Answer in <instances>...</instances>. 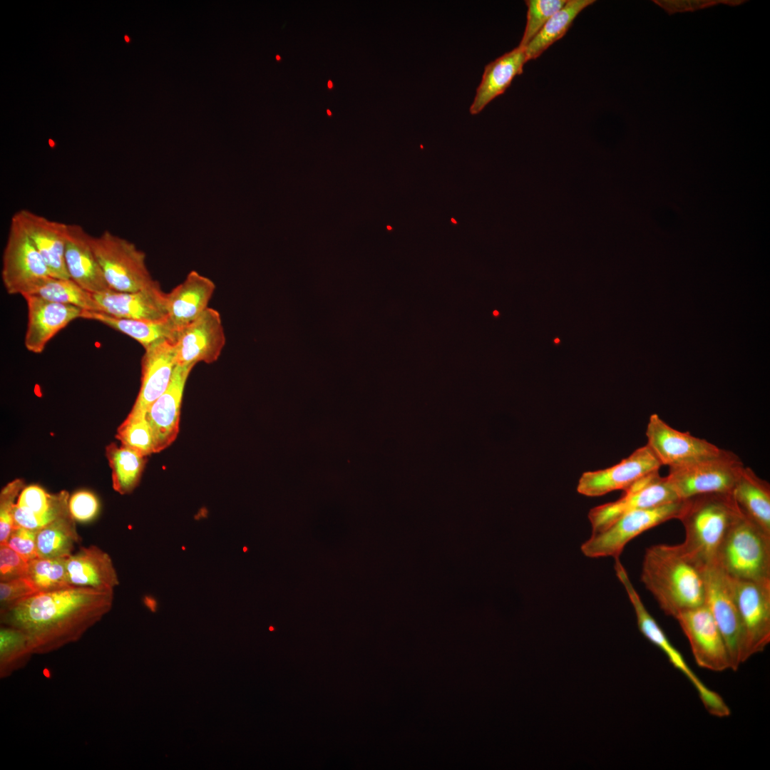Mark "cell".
Listing matches in <instances>:
<instances>
[{
	"label": "cell",
	"instance_id": "cell-1",
	"mask_svg": "<svg viewBox=\"0 0 770 770\" xmlns=\"http://www.w3.org/2000/svg\"><path fill=\"white\" fill-rule=\"evenodd\" d=\"M113 591L68 587L39 592L1 612V624L24 632L34 654L77 642L112 608Z\"/></svg>",
	"mask_w": 770,
	"mask_h": 770
},
{
	"label": "cell",
	"instance_id": "cell-2",
	"mask_svg": "<svg viewBox=\"0 0 770 770\" xmlns=\"http://www.w3.org/2000/svg\"><path fill=\"white\" fill-rule=\"evenodd\" d=\"M705 568L681 544L646 548L640 580L663 612L674 619L705 602Z\"/></svg>",
	"mask_w": 770,
	"mask_h": 770
},
{
	"label": "cell",
	"instance_id": "cell-3",
	"mask_svg": "<svg viewBox=\"0 0 770 770\" xmlns=\"http://www.w3.org/2000/svg\"><path fill=\"white\" fill-rule=\"evenodd\" d=\"M741 513L732 493L703 494L685 499L678 518L685 533L680 544L703 567L713 565L721 543Z\"/></svg>",
	"mask_w": 770,
	"mask_h": 770
},
{
	"label": "cell",
	"instance_id": "cell-4",
	"mask_svg": "<svg viewBox=\"0 0 770 770\" xmlns=\"http://www.w3.org/2000/svg\"><path fill=\"white\" fill-rule=\"evenodd\" d=\"M714 564L732 579L770 582V535L741 513L721 543Z\"/></svg>",
	"mask_w": 770,
	"mask_h": 770
},
{
	"label": "cell",
	"instance_id": "cell-5",
	"mask_svg": "<svg viewBox=\"0 0 770 770\" xmlns=\"http://www.w3.org/2000/svg\"><path fill=\"white\" fill-rule=\"evenodd\" d=\"M96 258L109 287L114 291L133 292L158 282L152 277L146 255L129 240L108 230L90 237Z\"/></svg>",
	"mask_w": 770,
	"mask_h": 770
},
{
	"label": "cell",
	"instance_id": "cell-6",
	"mask_svg": "<svg viewBox=\"0 0 770 770\" xmlns=\"http://www.w3.org/2000/svg\"><path fill=\"white\" fill-rule=\"evenodd\" d=\"M734 453L722 450L717 456L669 468L665 480L679 500L710 493H732L744 468Z\"/></svg>",
	"mask_w": 770,
	"mask_h": 770
},
{
	"label": "cell",
	"instance_id": "cell-7",
	"mask_svg": "<svg viewBox=\"0 0 770 770\" xmlns=\"http://www.w3.org/2000/svg\"><path fill=\"white\" fill-rule=\"evenodd\" d=\"M684 500L636 510L627 513L605 530L592 533L581 545V551L588 558H620L625 545L632 539L654 527L672 519H678Z\"/></svg>",
	"mask_w": 770,
	"mask_h": 770
},
{
	"label": "cell",
	"instance_id": "cell-8",
	"mask_svg": "<svg viewBox=\"0 0 770 770\" xmlns=\"http://www.w3.org/2000/svg\"><path fill=\"white\" fill-rule=\"evenodd\" d=\"M51 277L39 252L12 216L2 255L1 279L7 293L32 294Z\"/></svg>",
	"mask_w": 770,
	"mask_h": 770
},
{
	"label": "cell",
	"instance_id": "cell-9",
	"mask_svg": "<svg viewBox=\"0 0 770 770\" xmlns=\"http://www.w3.org/2000/svg\"><path fill=\"white\" fill-rule=\"evenodd\" d=\"M731 580L741 622L743 663L770 642V582Z\"/></svg>",
	"mask_w": 770,
	"mask_h": 770
},
{
	"label": "cell",
	"instance_id": "cell-10",
	"mask_svg": "<svg viewBox=\"0 0 770 770\" xmlns=\"http://www.w3.org/2000/svg\"><path fill=\"white\" fill-rule=\"evenodd\" d=\"M705 602L725 641L736 671L741 662V627L732 580L715 564L704 569Z\"/></svg>",
	"mask_w": 770,
	"mask_h": 770
},
{
	"label": "cell",
	"instance_id": "cell-11",
	"mask_svg": "<svg viewBox=\"0 0 770 770\" xmlns=\"http://www.w3.org/2000/svg\"><path fill=\"white\" fill-rule=\"evenodd\" d=\"M645 434L646 445L662 466L669 468L715 456L722 450L705 439L672 428L656 414L650 416Z\"/></svg>",
	"mask_w": 770,
	"mask_h": 770
},
{
	"label": "cell",
	"instance_id": "cell-12",
	"mask_svg": "<svg viewBox=\"0 0 770 770\" xmlns=\"http://www.w3.org/2000/svg\"><path fill=\"white\" fill-rule=\"evenodd\" d=\"M625 590L634 608L638 628L643 636L659 648L674 668L690 682L710 714L717 717H729L731 710L725 701L718 693L708 688L689 667L682 654L672 645L659 624L647 611L634 586L629 585Z\"/></svg>",
	"mask_w": 770,
	"mask_h": 770
},
{
	"label": "cell",
	"instance_id": "cell-13",
	"mask_svg": "<svg viewBox=\"0 0 770 770\" xmlns=\"http://www.w3.org/2000/svg\"><path fill=\"white\" fill-rule=\"evenodd\" d=\"M624 491L617 500L590 509L588 518L592 533L605 530L627 513L679 500L659 471L643 477Z\"/></svg>",
	"mask_w": 770,
	"mask_h": 770
},
{
	"label": "cell",
	"instance_id": "cell-14",
	"mask_svg": "<svg viewBox=\"0 0 770 770\" xmlns=\"http://www.w3.org/2000/svg\"><path fill=\"white\" fill-rule=\"evenodd\" d=\"M675 619L687 638L699 667L714 672L731 669L725 641L705 604L685 611Z\"/></svg>",
	"mask_w": 770,
	"mask_h": 770
},
{
	"label": "cell",
	"instance_id": "cell-15",
	"mask_svg": "<svg viewBox=\"0 0 770 770\" xmlns=\"http://www.w3.org/2000/svg\"><path fill=\"white\" fill-rule=\"evenodd\" d=\"M226 342L220 313L207 307L195 320L177 332L176 365L211 364L220 356Z\"/></svg>",
	"mask_w": 770,
	"mask_h": 770
},
{
	"label": "cell",
	"instance_id": "cell-16",
	"mask_svg": "<svg viewBox=\"0 0 770 770\" xmlns=\"http://www.w3.org/2000/svg\"><path fill=\"white\" fill-rule=\"evenodd\" d=\"M661 466L645 445L611 467L584 472L578 481L577 491L589 497L601 496L617 490L625 491L643 477L659 471Z\"/></svg>",
	"mask_w": 770,
	"mask_h": 770
},
{
	"label": "cell",
	"instance_id": "cell-17",
	"mask_svg": "<svg viewBox=\"0 0 770 770\" xmlns=\"http://www.w3.org/2000/svg\"><path fill=\"white\" fill-rule=\"evenodd\" d=\"M23 297L28 309L24 345L34 354L41 353L47 343L71 322L81 318L83 312L79 307L51 302L34 294Z\"/></svg>",
	"mask_w": 770,
	"mask_h": 770
},
{
	"label": "cell",
	"instance_id": "cell-18",
	"mask_svg": "<svg viewBox=\"0 0 770 770\" xmlns=\"http://www.w3.org/2000/svg\"><path fill=\"white\" fill-rule=\"evenodd\" d=\"M13 217L39 252L51 276L69 279L64 259L68 224L49 220L27 209L19 210Z\"/></svg>",
	"mask_w": 770,
	"mask_h": 770
},
{
	"label": "cell",
	"instance_id": "cell-19",
	"mask_svg": "<svg viewBox=\"0 0 770 770\" xmlns=\"http://www.w3.org/2000/svg\"><path fill=\"white\" fill-rule=\"evenodd\" d=\"M193 366L176 365L168 388L146 413L153 435L155 453L168 447L178 434L183 391Z\"/></svg>",
	"mask_w": 770,
	"mask_h": 770
},
{
	"label": "cell",
	"instance_id": "cell-20",
	"mask_svg": "<svg viewBox=\"0 0 770 770\" xmlns=\"http://www.w3.org/2000/svg\"><path fill=\"white\" fill-rule=\"evenodd\" d=\"M93 296L101 312L114 317L155 322L168 319L166 293L158 282L137 292L110 289Z\"/></svg>",
	"mask_w": 770,
	"mask_h": 770
},
{
	"label": "cell",
	"instance_id": "cell-21",
	"mask_svg": "<svg viewBox=\"0 0 770 770\" xmlns=\"http://www.w3.org/2000/svg\"><path fill=\"white\" fill-rule=\"evenodd\" d=\"M141 366L140 391L130 413L146 415L171 381L176 366L174 342L164 340L145 349Z\"/></svg>",
	"mask_w": 770,
	"mask_h": 770
},
{
	"label": "cell",
	"instance_id": "cell-22",
	"mask_svg": "<svg viewBox=\"0 0 770 770\" xmlns=\"http://www.w3.org/2000/svg\"><path fill=\"white\" fill-rule=\"evenodd\" d=\"M91 235L78 224H68L64 259L70 278L94 294L111 289L92 250Z\"/></svg>",
	"mask_w": 770,
	"mask_h": 770
},
{
	"label": "cell",
	"instance_id": "cell-23",
	"mask_svg": "<svg viewBox=\"0 0 770 770\" xmlns=\"http://www.w3.org/2000/svg\"><path fill=\"white\" fill-rule=\"evenodd\" d=\"M215 289L210 279L191 271L182 283L166 293L168 320L177 332L208 307Z\"/></svg>",
	"mask_w": 770,
	"mask_h": 770
},
{
	"label": "cell",
	"instance_id": "cell-24",
	"mask_svg": "<svg viewBox=\"0 0 770 770\" xmlns=\"http://www.w3.org/2000/svg\"><path fill=\"white\" fill-rule=\"evenodd\" d=\"M68 582L71 586L113 591L119 584L110 555L96 545L82 547L66 558Z\"/></svg>",
	"mask_w": 770,
	"mask_h": 770
},
{
	"label": "cell",
	"instance_id": "cell-25",
	"mask_svg": "<svg viewBox=\"0 0 770 770\" xmlns=\"http://www.w3.org/2000/svg\"><path fill=\"white\" fill-rule=\"evenodd\" d=\"M68 493L50 494L43 488L31 485L21 491L13 510L14 526L38 531L69 512Z\"/></svg>",
	"mask_w": 770,
	"mask_h": 770
},
{
	"label": "cell",
	"instance_id": "cell-26",
	"mask_svg": "<svg viewBox=\"0 0 770 770\" xmlns=\"http://www.w3.org/2000/svg\"><path fill=\"white\" fill-rule=\"evenodd\" d=\"M527 61L525 48L518 46L487 64L470 106V113H479L491 101L503 94L513 78L523 73Z\"/></svg>",
	"mask_w": 770,
	"mask_h": 770
},
{
	"label": "cell",
	"instance_id": "cell-27",
	"mask_svg": "<svg viewBox=\"0 0 770 770\" xmlns=\"http://www.w3.org/2000/svg\"><path fill=\"white\" fill-rule=\"evenodd\" d=\"M741 513L770 535V485L749 467L742 468L732 491Z\"/></svg>",
	"mask_w": 770,
	"mask_h": 770
},
{
	"label": "cell",
	"instance_id": "cell-28",
	"mask_svg": "<svg viewBox=\"0 0 770 770\" xmlns=\"http://www.w3.org/2000/svg\"><path fill=\"white\" fill-rule=\"evenodd\" d=\"M81 318L99 322L139 342L144 349L164 340L175 343L177 332L170 322L120 318L102 312L83 310Z\"/></svg>",
	"mask_w": 770,
	"mask_h": 770
},
{
	"label": "cell",
	"instance_id": "cell-29",
	"mask_svg": "<svg viewBox=\"0 0 770 770\" xmlns=\"http://www.w3.org/2000/svg\"><path fill=\"white\" fill-rule=\"evenodd\" d=\"M75 520L68 512L36 533V549L38 558H65L72 554L75 545L79 542Z\"/></svg>",
	"mask_w": 770,
	"mask_h": 770
},
{
	"label": "cell",
	"instance_id": "cell-30",
	"mask_svg": "<svg viewBox=\"0 0 770 770\" xmlns=\"http://www.w3.org/2000/svg\"><path fill=\"white\" fill-rule=\"evenodd\" d=\"M594 2V0H567L563 7L548 19L525 48L527 61L537 58L553 43L560 39L576 16Z\"/></svg>",
	"mask_w": 770,
	"mask_h": 770
},
{
	"label": "cell",
	"instance_id": "cell-31",
	"mask_svg": "<svg viewBox=\"0 0 770 770\" xmlns=\"http://www.w3.org/2000/svg\"><path fill=\"white\" fill-rule=\"evenodd\" d=\"M106 455L111 469L113 489L121 495L130 493L140 482L145 457L114 443L106 446Z\"/></svg>",
	"mask_w": 770,
	"mask_h": 770
},
{
	"label": "cell",
	"instance_id": "cell-32",
	"mask_svg": "<svg viewBox=\"0 0 770 770\" xmlns=\"http://www.w3.org/2000/svg\"><path fill=\"white\" fill-rule=\"evenodd\" d=\"M45 299L73 305L83 310L101 312L93 294L69 279L49 277L32 294Z\"/></svg>",
	"mask_w": 770,
	"mask_h": 770
},
{
	"label": "cell",
	"instance_id": "cell-33",
	"mask_svg": "<svg viewBox=\"0 0 770 770\" xmlns=\"http://www.w3.org/2000/svg\"><path fill=\"white\" fill-rule=\"evenodd\" d=\"M34 654L29 640L21 630L1 625L0 629V677L6 678L24 667Z\"/></svg>",
	"mask_w": 770,
	"mask_h": 770
},
{
	"label": "cell",
	"instance_id": "cell-34",
	"mask_svg": "<svg viewBox=\"0 0 770 770\" xmlns=\"http://www.w3.org/2000/svg\"><path fill=\"white\" fill-rule=\"evenodd\" d=\"M116 438L120 445L143 456L154 452V438L145 414L129 413L117 429Z\"/></svg>",
	"mask_w": 770,
	"mask_h": 770
},
{
	"label": "cell",
	"instance_id": "cell-35",
	"mask_svg": "<svg viewBox=\"0 0 770 770\" xmlns=\"http://www.w3.org/2000/svg\"><path fill=\"white\" fill-rule=\"evenodd\" d=\"M66 558H37L29 562L28 576L39 592L73 587L68 582Z\"/></svg>",
	"mask_w": 770,
	"mask_h": 770
},
{
	"label": "cell",
	"instance_id": "cell-36",
	"mask_svg": "<svg viewBox=\"0 0 770 770\" xmlns=\"http://www.w3.org/2000/svg\"><path fill=\"white\" fill-rule=\"evenodd\" d=\"M567 0H528L527 21L519 46L525 48L548 19L563 7Z\"/></svg>",
	"mask_w": 770,
	"mask_h": 770
},
{
	"label": "cell",
	"instance_id": "cell-37",
	"mask_svg": "<svg viewBox=\"0 0 770 770\" xmlns=\"http://www.w3.org/2000/svg\"><path fill=\"white\" fill-rule=\"evenodd\" d=\"M24 488V481L15 479L6 485L0 493V545H5L14 527L13 510L15 500Z\"/></svg>",
	"mask_w": 770,
	"mask_h": 770
},
{
	"label": "cell",
	"instance_id": "cell-38",
	"mask_svg": "<svg viewBox=\"0 0 770 770\" xmlns=\"http://www.w3.org/2000/svg\"><path fill=\"white\" fill-rule=\"evenodd\" d=\"M39 592L29 576L0 582V612Z\"/></svg>",
	"mask_w": 770,
	"mask_h": 770
},
{
	"label": "cell",
	"instance_id": "cell-39",
	"mask_svg": "<svg viewBox=\"0 0 770 770\" xmlns=\"http://www.w3.org/2000/svg\"><path fill=\"white\" fill-rule=\"evenodd\" d=\"M99 501L94 493L81 490L73 493L68 499V510L75 521L88 523L98 515Z\"/></svg>",
	"mask_w": 770,
	"mask_h": 770
},
{
	"label": "cell",
	"instance_id": "cell-40",
	"mask_svg": "<svg viewBox=\"0 0 770 770\" xmlns=\"http://www.w3.org/2000/svg\"><path fill=\"white\" fill-rule=\"evenodd\" d=\"M29 563L6 544L0 545V581L28 576Z\"/></svg>",
	"mask_w": 770,
	"mask_h": 770
},
{
	"label": "cell",
	"instance_id": "cell-41",
	"mask_svg": "<svg viewBox=\"0 0 770 770\" xmlns=\"http://www.w3.org/2000/svg\"><path fill=\"white\" fill-rule=\"evenodd\" d=\"M36 531L15 526L6 544L30 562L38 558L36 549Z\"/></svg>",
	"mask_w": 770,
	"mask_h": 770
},
{
	"label": "cell",
	"instance_id": "cell-42",
	"mask_svg": "<svg viewBox=\"0 0 770 770\" xmlns=\"http://www.w3.org/2000/svg\"><path fill=\"white\" fill-rule=\"evenodd\" d=\"M654 2L662 7L668 13L674 14L676 12L694 11L713 6L722 1L709 0H659L654 1Z\"/></svg>",
	"mask_w": 770,
	"mask_h": 770
},
{
	"label": "cell",
	"instance_id": "cell-43",
	"mask_svg": "<svg viewBox=\"0 0 770 770\" xmlns=\"http://www.w3.org/2000/svg\"><path fill=\"white\" fill-rule=\"evenodd\" d=\"M332 86H332V82L331 81H328V87H329V88H332Z\"/></svg>",
	"mask_w": 770,
	"mask_h": 770
},
{
	"label": "cell",
	"instance_id": "cell-44",
	"mask_svg": "<svg viewBox=\"0 0 770 770\" xmlns=\"http://www.w3.org/2000/svg\"><path fill=\"white\" fill-rule=\"evenodd\" d=\"M125 41H126L127 42H128V41H130V38H129V37H128V36H125Z\"/></svg>",
	"mask_w": 770,
	"mask_h": 770
},
{
	"label": "cell",
	"instance_id": "cell-45",
	"mask_svg": "<svg viewBox=\"0 0 770 770\" xmlns=\"http://www.w3.org/2000/svg\"><path fill=\"white\" fill-rule=\"evenodd\" d=\"M327 112L328 115H331L332 113H331V111L329 110H327Z\"/></svg>",
	"mask_w": 770,
	"mask_h": 770
},
{
	"label": "cell",
	"instance_id": "cell-46",
	"mask_svg": "<svg viewBox=\"0 0 770 770\" xmlns=\"http://www.w3.org/2000/svg\"><path fill=\"white\" fill-rule=\"evenodd\" d=\"M276 58H277V60H279V59H280V56H276Z\"/></svg>",
	"mask_w": 770,
	"mask_h": 770
},
{
	"label": "cell",
	"instance_id": "cell-47",
	"mask_svg": "<svg viewBox=\"0 0 770 770\" xmlns=\"http://www.w3.org/2000/svg\"><path fill=\"white\" fill-rule=\"evenodd\" d=\"M451 220H452L453 222L456 223V221H455L454 219H451Z\"/></svg>",
	"mask_w": 770,
	"mask_h": 770
},
{
	"label": "cell",
	"instance_id": "cell-48",
	"mask_svg": "<svg viewBox=\"0 0 770 770\" xmlns=\"http://www.w3.org/2000/svg\"><path fill=\"white\" fill-rule=\"evenodd\" d=\"M558 341H559V340H558V339H555V342H558Z\"/></svg>",
	"mask_w": 770,
	"mask_h": 770
}]
</instances>
